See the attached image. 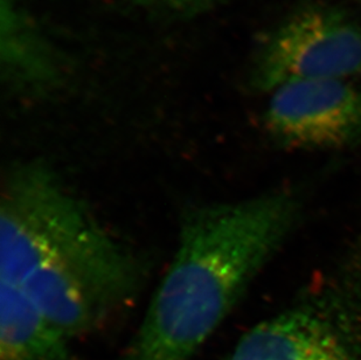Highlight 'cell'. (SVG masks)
Here are the masks:
<instances>
[{"label": "cell", "instance_id": "obj_1", "mask_svg": "<svg viewBox=\"0 0 361 360\" xmlns=\"http://www.w3.org/2000/svg\"><path fill=\"white\" fill-rule=\"evenodd\" d=\"M0 200L1 282L20 289L68 340L138 292L140 261L44 164L11 167Z\"/></svg>", "mask_w": 361, "mask_h": 360}, {"label": "cell", "instance_id": "obj_2", "mask_svg": "<svg viewBox=\"0 0 361 360\" xmlns=\"http://www.w3.org/2000/svg\"><path fill=\"white\" fill-rule=\"evenodd\" d=\"M290 193L207 205L185 217L173 261L123 360H190L293 227Z\"/></svg>", "mask_w": 361, "mask_h": 360}, {"label": "cell", "instance_id": "obj_3", "mask_svg": "<svg viewBox=\"0 0 361 360\" xmlns=\"http://www.w3.org/2000/svg\"><path fill=\"white\" fill-rule=\"evenodd\" d=\"M361 73V28L337 7L310 5L290 16L256 55L252 85L274 92L289 82Z\"/></svg>", "mask_w": 361, "mask_h": 360}, {"label": "cell", "instance_id": "obj_4", "mask_svg": "<svg viewBox=\"0 0 361 360\" xmlns=\"http://www.w3.org/2000/svg\"><path fill=\"white\" fill-rule=\"evenodd\" d=\"M270 133L302 149H339L361 138V90L345 80L289 82L273 92L266 112Z\"/></svg>", "mask_w": 361, "mask_h": 360}, {"label": "cell", "instance_id": "obj_5", "mask_svg": "<svg viewBox=\"0 0 361 360\" xmlns=\"http://www.w3.org/2000/svg\"><path fill=\"white\" fill-rule=\"evenodd\" d=\"M228 360H361L343 330L312 308L281 313L242 337Z\"/></svg>", "mask_w": 361, "mask_h": 360}, {"label": "cell", "instance_id": "obj_6", "mask_svg": "<svg viewBox=\"0 0 361 360\" xmlns=\"http://www.w3.org/2000/svg\"><path fill=\"white\" fill-rule=\"evenodd\" d=\"M0 61L3 81L20 95H47L65 78L58 51L16 0H1Z\"/></svg>", "mask_w": 361, "mask_h": 360}, {"label": "cell", "instance_id": "obj_7", "mask_svg": "<svg viewBox=\"0 0 361 360\" xmlns=\"http://www.w3.org/2000/svg\"><path fill=\"white\" fill-rule=\"evenodd\" d=\"M20 289L1 282L0 360H80Z\"/></svg>", "mask_w": 361, "mask_h": 360}, {"label": "cell", "instance_id": "obj_8", "mask_svg": "<svg viewBox=\"0 0 361 360\" xmlns=\"http://www.w3.org/2000/svg\"><path fill=\"white\" fill-rule=\"evenodd\" d=\"M137 6L166 13L188 14L206 10L224 0H131Z\"/></svg>", "mask_w": 361, "mask_h": 360}]
</instances>
